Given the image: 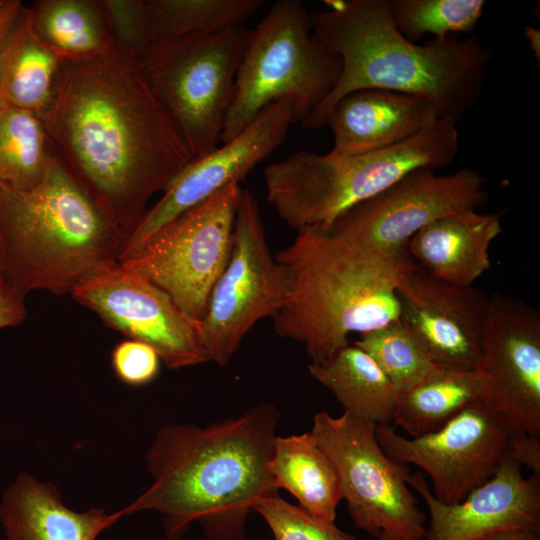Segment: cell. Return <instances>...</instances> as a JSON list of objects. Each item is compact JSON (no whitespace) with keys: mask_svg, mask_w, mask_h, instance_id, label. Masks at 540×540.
Masks as SVG:
<instances>
[{"mask_svg":"<svg viewBox=\"0 0 540 540\" xmlns=\"http://www.w3.org/2000/svg\"><path fill=\"white\" fill-rule=\"evenodd\" d=\"M29 9L38 37L62 59L104 56L117 46L102 0H37Z\"/></svg>","mask_w":540,"mask_h":540,"instance_id":"484cf974","label":"cell"},{"mask_svg":"<svg viewBox=\"0 0 540 540\" xmlns=\"http://www.w3.org/2000/svg\"><path fill=\"white\" fill-rule=\"evenodd\" d=\"M488 198L485 179L471 168L448 175L422 169L348 209L324 229L382 254L405 256L420 229L446 215L477 210Z\"/></svg>","mask_w":540,"mask_h":540,"instance_id":"4fadbf2b","label":"cell"},{"mask_svg":"<svg viewBox=\"0 0 540 540\" xmlns=\"http://www.w3.org/2000/svg\"><path fill=\"white\" fill-rule=\"evenodd\" d=\"M485 5L484 0H388L396 28L415 43L427 34L434 39L471 34Z\"/></svg>","mask_w":540,"mask_h":540,"instance_id":"f546056e","label":"cell"},{"mask_svg":"<svg viewBox=\"0 0 540 540\" xmlns=\"http://www.w3.org/2000/svg\"><path fill=\"white\" fill-rule=\"evenodd\" d=\"M253 512L265 520L274 540H356L334 522L313 518L279 494L261 500Z\"/></svg>","mask_w":540,"mask_h":540,"instance_id":"4dcf8cb0","label":"cell"},{"mask_svg":"<svg viewBox=\"0 0 540 540\" xmlns=\"http://www.w3.org/2000/svg\"><path fill=\"white\" fill-rule=\"evenodd\" d=\"M486 396L479 370L436 366L427 376L398 393L393 421L410 437L434 432L475 400Z\"/></svg>","mask_w":540,"mask_h":540,"instance_id":"d4e9b609","label":"cell"},{"mask_svg":"<svg viewBox=\"0 0 540 540\" xmlns=\"http://www.w3.org/2000/svg\"><path fill=\"white\" fill-rule=\"evenodd\" d=\"M310 24L316 43L340 59L341 73L305 128L325 126L334 105L362 89L423 97L455 124L480 99L491 50L476 36L411 42L396 28L388 0L334 1L310 13Z\"/></svg>","mask_w":540,"mask_h":540,"instance_id":"3957f363","label":"cell"},{"mask_svg":"<svg viewBox=\"0 0 540 540\" xmlns=\"http://www.w3.org/2000/svg\"><path fill=\"white\" fill-rule=\"evenodd\" d=\"M340 73V59L314 40L304 4L299 0L275 2L249 32L220 140H232L262 110L280 100L293 104L297 122L306 127Z\"/></svg>","mask_w":540,"mask_h":540,"instance_id":"52a82bcc","label":"cell"},{"mask_svg":"<svg viewBox=\"0 0 540 540\" xmlns=\"http://www.w3.org/2000/svg\"><path fill=\"white\" fill-rule=\"evenodd\" d=\"M516 434L485 397L419 437L405 438L390 426L376 427L383 451L398 463L421 468L431 479L433 496L445 504L460 502L489 480L512 455Z\"/></svg>","mask_w":540,"mask_h":540,"instance_id":"7c38bea8","label":"cell"},{"mask_svg":"<svg viewBox=\"0 0 540 540\" xmlns=\"http://www.w3.org/2000/svg\"><path fill=\"white\" fill-rule=\"evenodd\" d=\"M250 30L149 44L138 63L192 158L217 148Z\"/></svg>","mask_w":540,"mask_h":540,"instance_id":"ba28073f","label":"cell"},{"mask_svg":"<svg viewBox=\"0 0 540 540\" xmlns=\"http://www.w3.org/2000/svg\"><path fill=\"white\" fill-rule=\"evenodd\" d=\"M117 46L142 54L148 45L144 0H102Z\"/></svg>","mask_w":540,"mask_h":540,"instance_id":"1f68e13d","label":"cell"},{"mask_svg":"<svg viewBox=\"0 0 540 540\" xmlns=\"http://www.w3.org/2000/svg\"><path fill=\"white\" fill-rule=\"evenodd\" d=\"M279 418L264 403L205 427L162 426L145 455L153 481L121 514L158 512L168 540L194 522L207 540H244L257 503L278 494L269 463Z\"/></svg>","mask_w":540,"mask_h":540,"instance_id":"7a4b0ae2","label":"cell"},{"mask_svg":"<svg viewBox=\"0 0 540 540\" xmlns=\"http://www.w3.org/2000/svg\"><path fill=\"white\" fill-rule=\"evenodd\" d=\"M39 118L57 160L126 239L150 198L193 159L138 57L119 46L104 56L62 59Z\"/></svg>","mask_w":540,"mask_h":540,"instance_id":"6da1fadb","label":"cell"},{"mask_svg":"<svg viewBox=\"0 0 540 540\" xmlns=\"http://www.w3.org/2000/svg\"><path fill=\"white\" fill-rule=\"evenodd\" d=\"M310 375L329 389L351 413L376 426H390L398 392L378 364L353 343L330 359L308 366Z\"/></svg>","mask_w":540,"mask_h":540,"instance_id":"cb8c5ba5","label":"cell"},{"mask_svg":"<svg viewBox=\"0 0 540 540\" xmlns=\"http://www.w3.org/2000/svg\"><path fill=\"white\" fill-rule=\"evenodd\" d=\"M160 361L151 346L131 339L116 345L111 354L116 377L130 386H143L152 382L159 372Z\"/></svg>","mask_w":540,"mask_h":540,"instance_id":"d6a6232c","label":"cell"},{"mask_svg":"<svg viewBox=\"0 0 540 540\" xmlns=\"http://www.w3.org/2000/svg\"><path fill=\"white\" fill-rule=\"evenodd\" d=\"M26 314L24 298L7 283L0 271V329L20 324Z\"/></svg>","mask_w":540,"mask_h":540,"instance_id":"836d02e7","label":"cell"},{"mask_svg":"<svg viewBox=\"0 0 540 540\" xmlns=\"http://www.w3.org/2000/svg\"><path fill=\"white\" fill-rule=\"evenodd\" d=\"M376 427L348 412L333 416L321 411L309 433L332 462L357 528L375 537L388 532L421 540L426 515L407 483L410 470L383 451Z\"/></svg>","mask_w":540,"mask_h":540,"instance_id":"9c48e42d","label":"cell"},{"mask_svg":"<svg viewBox=\"0 0 540 540\" xmlns=\"http://www.w3.org/2000/svg\"><path fill=\"white\" fill-rule=\"evenodd\" d=\"M22 5L19 0H0V44Z\"/></svg>","mask_w":540,"mask_h":540,"instance_id":"e575fe53","label":"cell"},{"mask_svg":"<svg viewBox=\"0 0 540 540\" xmlns=\"http://www.w3.org/2000/svg\"><path fill=\"white\" fill-rule=\"evenodd\" d=\"M269 469L276 487L287 490L307 514L335 521L343 499L339 477L309 432L276 436Z\"/></svg>","mask_w":540,"mask_h":540,"instance_id":"603a6c76","label":"cell"},{"mask_svg":"<svg viewBox=\"0 0 540 540\" xmlns=\"http://www.w3.org/2000/svg\"><path fill=\"white\" fill-rule=\"evenodd\" d=\"M54 159L39 116L0 105V182L30 188L41 181Z\"/></svg>","mask_w":540,"mask_h":540,"instance_id":"83f0119b","label":"cell"},{"mask_svg":"<svg viewBox=\"0 0 540 540\" xmlns=\"http://www.w3.org/2000/svg\"><path fill=\"white\" fill-rule=\"evenodd\" d=\"M71 295L107 326L151 346L170 369L207 362L200 322L158 286L119 262L82 282Z\"/></svg>","mask_w":540,"mask_h":540,"instance_id":"5bb4252c","label":"cell"},{"mask_svg":"<svg viewBox=\"0 0 540 540\" xmlns=\"http://www.w3.org/2000/svg\"><path fill=\"white\" fill-rule=\"evenodd\" d=\"M123 515L103 508L74 511L58 487L28 473L19 474L0 500L6 540H96Z\"/></svg>","mask_w":540,"mask_h":540,"instance_id":"ffe728a7","label":"cell"},{"mask_svg":"<svg viewBox=\"0 0 540 540\" xmlns=\"http://www.w3.org/2000/svg\"><path fill=\"white\" fill-rule=\"evenodd\" d=\"M144 5L149 45L243 26L262 8L264 1L144 0Z\"/></svg>","mask_w":540,"mask_h":540,"instance_id":"4316f807","label":"cell"},{"mask_svg":"<svg viewBox=\"0 0 540 540\" xmlns=\"http://www.w3.org/2000/svg\"><path fill=\"white\" fill-rule=\"evenodd\" d=\"M479 540H540L539 531L516 529L499 532Z\"/></svg>","mask_w":540,"mask_h":540,"instance_id":"d590c367","label":"cell"},{"mask_svg":"<svg viewBox=\"0 0 540 540\" xmlns=\"http://www.w3.org/2000/svg\"><path fill=\"white\" fill-rule=\"evenodd\" d=\"M478 370L485 398L517 434L540 436V313L521 300L489 297Z\"/></svg>","mask_w":540,"mask_h":540,"instance_id":"2e32d148","label":"cell"},{"mask_svg":"<svg viewBox=\"0 0 540 540\" xmlns=\"http://www.w3.org/2000/svg\"><path fill=\"white\" fill-rule=\"evenodd\" d=\"M456 124L440 118L389 148L353 155L299 151L264 169L267 200L293 230L325 228L348 209L417 170H437L456 157Z\"/></svg>","mask_w":540,"mask_h":540,"instance_id":"8992f818","label":"cell"},{"mask_svg":"<svg viewBox=\"0 0 540 540\" xmlns=\"http://www.w3.org/2000/svg\"><path fill=\"white\" fill-rule=\"evenodd\" d=\"M242 190L238 183L228 185L175 218L119 263L158 286L200 322L230 259Z\"/></svg>","mask_w":540,"mask_h":540,"instance_id":"8fae6325","label":"cell"},{"mask_svg":"<svg viewBox=\"0 0 540 540\" xmlns=\"http://www.w3.org/2000/svg\"><path fill=\"white\" fill-rule=\"evenodd\" d=\"M501 232L499 214L464 210L420 229L407 249L415 264L433 276L472 286L490 268L489 248Z\"/></svg>","mask_w":540,"mask_h":540,"instance_id":"44dd1931","label":"cell"},{"mask_svg":"<svg viewBox=\"0 0 540 540\" xmlns=\"http://www.w3.org/2000/svg\"><path fill=\"white\" fill-rule=\"evenodd\" d=\"M275 258L290 271L292 288L273 326L304 345L310 364L349 345L350 334L400 319L396 286L417 267L410 255H385L319 227L297 232Z\"/></svg>","mask_w":540,"mask_h":540,"instance_id":"277c9868","label":"cell"},{"mask_svg":"<svg viewBox=\"0 0 540 540\" xmlns=\"http://www.w3.org/2000/svg\"><path fill=\"white\" fill-rule=\"evenodd\" d=\"M400 319L439 367L478 370L489 297L415 267L399 280Z\"/></svg>","mask_w":540,"mask_h":540,"instance_id":"e0dca14e","label":"cell"},{"mask_svg":"<svg viewBox=\"0 0 540 540\" xmlns=\"http://www.w3.org/2000/svg\"><path fill=\"white\" fill-rule=\"evenodd\" d=\"M291 288L290 271L270 253L256 199L243 189L230 259L200 321L207 362L227 365L254 325L284 306Z\"/></svg>","mask_w":540,"mask_h":540,"instance_id":"30bf717a","label":"cell"},{"mask_svg":"<svg viewBox=\"0 0 540 540\" xmlns=\"http://www.w3.org/2000/svg\"><path fill=\"white\" fill-rule=\"evenodd\" d=\"M524 35L528 41L530 49L533 51L534 56L537 57L539 61V52H540V32L538 29L532 26L524 27Z\"/></svg>","mask_w":540,"mask_h":540,"instance_id":"8d00e7d4","label":"cell"},{"mask_svg":"<svg viewBox=\"0 0 540 540\" xmlns=\"http://www.w3.org/2000/svg\"><path fill=\"white\" fill-rule=\"evenodd\" d=\"M297 122L294 106L268 105L238 136L210 153L193 158L167 185L139 226L124 241L118 262L139 252L162 228L185 211L238 183L286 139Z\"/></svg>","mask_w":540,"mask_h":540,"instance_id":"9a60e30c","label":"cell"},{"mask_svg":"<svg viewBox=\"0 0 540 540\" xmlns=\"http://www.w3.org/2000/svg\"><path fill=\"white\" fill-rule=\"evenodd\" d=\"M429 100L383 89H362L341 98L327 116L334 155H353L402 143L440 119Z\"/></svg>","mask_w":540,"mask_h":540,"instance_id":"d6986e66","label":"cell"},{"mask_svg":"<svg viewBox=\"0 0 540 540\" xmlns=\"http://www.w3.org/2000/svg\"><path fill=\"white\" fill-rule=\"evenodd\" d=\"M378 540H407V539H404V538H400L398 536H395L393 534H390L388 532H382L380 533V535L377 537Z\"/></svg>","mask_w":540,"mask_h":540,"instance_id":"74e56055","label":"cell"},{"mask_svg":"<svg viewBox=\"0 0 540 540\" xmlns=\"http://www.w3.org/2000/svg\"><path fill=\"white\" fill-rule=\"evenodd\" d=\"M62 58L34 30L22 5L0 44V105L40 116L54 95Z\"/></svg>","mask_w":540,"mask_h":540,"instance_id":"7402d4cb","label":"cell"},{"mask_svg":"<svg viewBox=\"0 0 540 540\" xmlns=\"http://www.w3.org/2000/svg\"><path fill=\"white\" fill-rule=\"evenodd\" d=\"M352 343L372 357L398 393L436 368L422 343L401 319L361 334Z\"/></svg>","mask_w":540,"mask_h":540,"instance_id":"f1b7e54d","label":"cell"},{"mask_svg":"<svg viewBox=\"0 0 540 540\" xmlns=\"http://www.w3.org/2000/svg\"><path fill=\"white\" fill-rule=\"evenodd\" d=\"M125 239L56 157L30 188L0 182V271L24 299L71 294L118 262Z\"/></svg>","mask_w":540,"mask_h":540,"instance_id":"5b68a950","label":"cell"},{"mask_svg":"<svg viewBox=\"0 0 540 540\" xmlns=\"http://www.w3.org/2000/svg\"><path fill=\"white\" fill-rule=\"evenodd\" d=\"M407 483L427 505V540H479L507 530L539 531L540 473L525 477L512 455L458 503L438 501L420 472L410 474Z\"/></svg>","mask_w":540,"mask_h":540,"instance_id":"ac0fdd59","label":"cell"}]
</instances>
